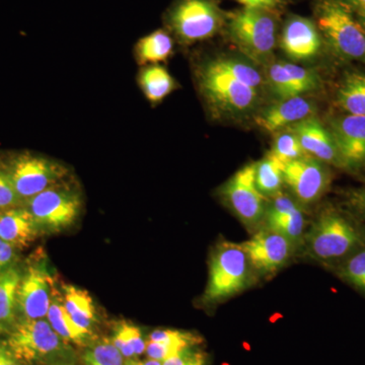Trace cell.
<instances>
[{
	"label": "cell",
	"mask_w": 365,
	"mask_h": 365,
	"mask_svg": "<svg viewBox=\"0 0 365 365\" xmlns=\"http://www.w3.org/2000/svg\"><path fill=\"white\" fill-rule=\"evenodd\" d=\"M241 4L244 9H260L270 11L279 6L280 0H235Z\"/></svg>",
	"instance_id": "74e56055"
},
{
	"label": "cell",
	"mask_w": 365,
	"mask_h": 365,
	"mask_svg": "<svg viewBox=\"0 0 365 365\" xmlns=\"http://www.w3.org/2000/svg\"><path fill=\"white\" fill-rule=\"evenodd\" d=\"M350 7L352 11H356V14L365 11V0H343Z\"/></svg>",
	"instance_id": "60d3db41"
},
{
	"label": "cell",
	"mask_w": 365,
	"mask_h": 365,
	"mask_svg": "<svg viewBox=\"0 0 365 365\" xmlns=\"http://www.w3.org/2000/svg\"><path fill=\"white\" fill-rule=\"evenodd\" d=\"M163 365H209V357L201 348H192L165 360Z\"/></svg>",
	"instance_id": "e575fe53"
},
{
	"label": "cell",
	"mask_w": 365,
	"mask_h": 365,
	"mask_svg": "<svg viewBox=\"0 0 365 365\" xmlns=\"http://www.w3.org/2000/svg\"><path fill=\"white\" fill-rule=\"evenodd\" d=\"M197 85L209 107L218 112L248 111L257 101V90L220 71L212 59L201 62L195 71Z\"/></svg>",
	"instance_id": "ba28073f"
},
{
	"label": "cell",
	"mask_w": 365,
	"mask_h": 365,
	"mask_svg": "<svg viewBox=\"0 0 365 365\" xmlns=\"http://www.w3.org/2000/svg\"><path fill=\"white\" fill-rule=\"evenodd\" d=\"M0 365H25L16 359L4 339L0 340Z\"/></svg>",
	"instance_id": "f35d334b"
},
{
	"label": "cell",
	"mask_w": 365,
	"mask_h": 365,
	"mask_svg": "<svg viewBox=\"0 0 365 365\" xmlns=\"http://www.w3.org/2000/svg\"><path fill=\"white\" fill-rule=\"evenodd\" d=\"M125 360L111 338L107 337L93 341L83 354V365H124Z\"/></svg>",
	"instance_id": "f1b7e54d"
},
{
	"label": "cell",
	"mask_w": 365,
	"mask_h": 365,
	"mask_svg": "<svg viewBox=\"0 0 365 365\" xmlns=\"http://www.w3.org/2000/svg\"><path fill=\"white\" fill-rule=\"evenodd\" d=\"M265 220L267 230L284 235L292 242L300 240L306 228V218L300 207L279 215L266 213Z\"/></svg>",
	"instance_id": "83f0119b"
},
{
	"label": "cell",
	"mask_w": 365,
	"mask_h": 365,
	"mask_svg": "<svg viewBox=\"0 0 365 365\" xmlns=\"http://www.w3.org/2000/svg\"><path fill=\"white\" fill-rule=\"evenodd\" d=\"M337 101L348 115L365 117V74L359 71L346 74L338 90Z\"/></svg>",
	"instance_id": "484cf974"
},
{
	"label": "cell",
	"mask_w": 365,
	"mask_h": 365,
	"mask_svg": "<svg viewBox=\"0 0 365 365\" xmlns=\"http://www.w3.org/2000/svg\"><path fill=\"white\" fill-rule=\"evenodd\" d=\"M269 81L274 93L280 100L299 97V93L295 88L283 62L273 64L269 69Z\"/></svg>",
	"instance_id": "1f68e13d"
},
{
	"label": "cell",
	"mask_w": 365,
	"mask_h": 365,
	"mask_svg": "<svg viewBox=\"0 0 365 365\" xmlns=\"http://www.w3.org/2000/svg\"><path fill=\"white\" fill-rule=\"evenodd\" d=\"M212 61L220 71L225 72L227 76H232V78L237 79L251 88H256V90L263 83V78L259 71L254 66H250L241 60L218 57V58L212 59Z\"/></svg>",
	"instance_id": "f546056e"
},
{
	"label": "cell",
	"mask_w": 365,
	"mask_h": 365,
	"mask_svg": "<svg viewBox=\"0 0 365 365\" xmlns=\"http://www.w3.org/2000/svg\"><path fill=\"white\" fill-rule=\"evenodd\" d=\"M357 19H359L360 24H361L362 26L365 29V11L357 14Z\"/></svg>",
	"instance_id": "7bdbcfd3"
},
{
	"label": "cell",
	"mask_w": 365,
	"mask_h": 365,
	"mask_svg": "<svg viewBox=\"0 0 365 365\" xmlns=\"http://www.w3.org/2000/svg\"><path fill=\"white\" fill-rule=\"evenodd\" d=\"M81 185L71 176L53 185L24 205L30 211L42 235L60 234L76 225L83 210Z\"/></svg>",
	"instance_id": "6da1fadb"
},
{
	"label": "cell",
	"mask_w": 365,
	"mask_h": 365,
	"mask_svg": "<svg viewBox=\"0 0 365 365\" xmlns=\"http://www.w3.org/2000/svg\"><path fill=\"white\" fill-rule=\"evenodd\" d=\"M111 340L126 360L138 359L145 353L148 344V338L144 337L141 329L125 319L113 326Z\"/></svg>",
	"instance_id": "d4e9b609"
},
{
	"label": "cell",
	"mask_w": 365,
	"mask_h": 365,
	"mask_svg": "<svg viewBox=\"0 0 365 365\" xmlns=\"http://www.w3.org/2000/svg\"><path fill=\"white\" fill-rule=\"evenodd\" d=\"M54 275L47 255L36 250L21 262V276L18 288V311L21 319H46L51 304Z\"/></svg>",
	"instance_id": "9c48e42d"
},
{
	"label": "cell",
	"mask_w": 365,
	"mask_h": 365,
	"mask_svg": "<svg viewBox=\"0 0 365 365\" xmlns=\"http://www.w3.org/2000/svg\"><path fill=\"white\" fill-rule=\"evenodd\" d=\"M256 163L245 165L223 185L222 197L246 227H255L265 218L266 198L257 188Z\"/></svg>",
	"instance_id": "8fae6325"
},
{
	"label": "cell",
	"mask_w": 365,
	"mask_h": 365,
	"mask_svg": "<svg viewBox=\"0 0 365 365\" xmlns=\"http://www.w3.org/2000/svg\"><path fill=\"white\" fill-rule=\"evenodd\" d=\"M4 341L25 365L74 360L73 348L55 332L47 319H19Z\"/></svg>",
	"instance_id": "7a4b0ae2"
},
{
	"label": "cell",
	"mask_w": 365,
	"mask_h": 365,
	"mask_svg": "<svg viewBox=\"0 0 365 365\" xmlns=\"http://www.w3.org/2000/svg\"><path fill=\"white\" fill-rule=\"evenodd\" d=\"M349 207L365 220V189L353 190L347 194Z\"/></svg>",
	"instance_id": "8d00e7d4"
},
{
	"label": "cell",
	"mask_w": 365,
	"mask_h": 365,
	"mask_svg": "<svg viewBox=\"0 0 365 365\" xmlns=\"http://www.w3.org/2000/svg\"><path fill=\"white\" fill-rule=\"evenodd\" d=\"M292 242L284 235L265 230L242 242L250 264L262 272H275L282 267L292 253Z\"/></svg>",
	"instance_id": "5bb4252c"
},
{
	"label": "cell",
	"mask_w": 365,
	"mask_h": 365,
	"mask_svg": "<svg viewBox=\"0 0 365 365\" xmlns=\"http://www.w3.org/2000/svg\"><path fill=\"white\" fill-rule=\"evenodd\" d=\"M203 338L198 333L177 329H155L148 335L145 354L148 359L165 361L180 353L199 347Z\"/></svg>",
	"instance_id": "e0dca14e"
},
{
	"label": "cell",
	"mask_w": 365,
	"mask_h": 365,
	"mask_svg": "<svg viewBox=\"0 0 365 365\" xmlns=\"http://www.w3.org/2000/svg\"><path fill=\"white\" fill-rule=\"evenodd\" d=\"M339 276L346 282L365 292V248L346 258L341 264Z\"/></svg>",
	"instance_id": "4dcf8cb0"
},
{
	"label": "cell",
	"mask_w": 365,
	"mask_h": 365,
	"mask_svg": "<svg viewBox=\"0 0 365 365\" xmlns=\"http://www.w3.org/2000/svg\"><path fill=\"white\" fill-rule=\"evenodd\" d=\"M46 319L54 329L55 332L68 344L86 348L98 338L97 334L88 332L85 329L81 328L72 319L71 314L64 307L61 290L58 289L56 285L53 289L51 304Z\"/></svg>",
	"instance_id": "ffe728a7"
},
{
	"label": "cell",
	"mask_w": 365,
	"mask_h": 365,
	"mask_svg": "<svg viewBox=\"0 0 365 365\" xmlns=\"http://www.w3.org/2000/svg\"><path fill=\"white\" fill-rule=\"evenodd\" d=\"M228 33L242 51L262 61L272 54L276 44V21L269 11L242 9L228 21Z\"/></svg>",
	"instance_id": "30bf717a"
},
{
	"label": "cell",
	"mask_w": 365,
	"mask_h": 365,
	"mask_svg": "<svg viewBox=\"0 0 365 365\" xmlns=\"http://www.w3.org/2000/svg\"><path fill=\"white\" fill-rule=\"evenodd\" d=\"M21 252L0 239V274L6 269L20 263Z\"/></svg>",
	"instance_id": "d590c367"
},
{
	"label": "cell",
	"mask_w": 365,
	"mask_h": 365,
	"mask_svg": "<svg viewBox=\"0 0 365 365\" xmlns=\"http://www.w3.org/2000/svg\"><path fill=\"white\" fill-rule=\"evenodd\" d=\"M304 153L322 163L340 167L339 155L330 131L316 118L309 117L290 126Z\"/></svg>",
	"instance_id": "2e32d148"
},
{
	"label": "cell",
	"mask_w": 365,
	"mask_h": 365,
	"mask_svg": "<svg viewBox=\"0 0 365 365\" xmlns=\"http://www.w3.org/2000/svg\"><path fill=\"white\" fill-rule=\"evenodd\" d=\"M329 131L337 148L340 167L365 170V117L345 115L335 118Z\"/></svg>",
	"instance_id": "4fadbf2b"
},
{
	"label": "cell",
	"mask_w": 365,
	"mask_h": 365,
	"mask_svg": "<svg viewBox=\"0 0 365 365\" xmlns=\"http://www.w3.org/2000/svg\"><path fill=\"white\" fill-rule=\"evenodd\" d=\"M276 158H279L283 163L292 162L306 157L299 140L294 132H283L277 136L271 151Z\"/></svg>",
	"instance_id": "d6a6232c"
},
{
	"label": "cell",
	"mask_w": 365,
	"mask_h": 365,
	"mask_svg": "<svg viewBox=\"0 0 365 365\" xmlns=\"http://www.w3.org/2000/svg\"><path fill=\"white\" fill-rule=\"evenodd\" d=\"M330 173L316 158L304 157L285 163L284 182L304 203H313L325 193L330 184Z\"/></svg>",
	"instance_id": "7c38bea8"
},
{
	"label": "cell",
	"mask_w": 365,
	"mask_h": 365,
	"mask_svg": "<svg viewBox=\"0 0 365 365\" xmlns=\"http://www.w3.org/2000/svg\"><path fill=\"white\" fill-rule=\"evenodd\" d=\"M223 21L213 0H176L165 14L168 31L185 46L213 37Z\"/></svg>",
	"instance_id": "8992f818"
},
{
	"label": "cell",
	"mask_w": 365,
	"mask_h": 365,
	"mask_svg": "<svg viewBox=\"0 0 365 365\" xmlns=\"http://www.w3.org/2000/svg\"><path fill=\"white\" fill-rule=\"evenodd\" d=\"M124 365H163L162 361H158V360L146 359H127L125 360Z\"/></svg>",
	"instance_id": "ab89813d"
},
{
	"label": "cell",
	"mask_w": 365,
	"mask_h": 365,
	"mask_svg": "<svg viewBox=\"0 0 365 365\" xmlns=\"http://www.w3.org/2000/svg\"><path fill=\"white\" fill-rule=\"evenodd\" d=\"M307 242L314 259L334 262L348 258L364 248L365 234L347 216L336 210H326L312 225Z\"/></svg>",
	"instance_id": "277c9868"
},
{
	"label": "cell",
	"mask_w": 365,
	"mask_h": 365,
	"mask_svg": "<svg viewBox=\"0 0 365 365\" xmlns=\"http://www.w3.org/2000/svg\"><path fill=\"white\" fill-rule=\"evenodd\" d=\"M321 45V34L313 21L302 16H292L285 24L280 46L290 58H312L318 54Z\"/></svg>",
	"instance_id": "9a60e30c"
},
{
	"label": "cell",
	"mask_w": 365,
	"mask_h": 365,
	"mask_svg": "<svg viewBox=\"0 0 365 365\" xmlns=\"http://www.w3.org/2000/svg\"><path fill=\"white\" fill-rule=\"evenodd\" d=\"M60 290L64 307L72 319L81 328L96 334V329L100 324V317L90 292L72 284H62Z\"/></svg>",
	"instance_id": "603a6c76"
},
{
	"label": "cell",
	"mask_w": 365,
	"mask_h": 365,
	"mask_svg": "<svg viewBox=\"0 0 365 365\" xmlns=\"http://www.w3.org/2000/svg\"><path fill=\"white\" fill-rule=\"evenodd\" d=\"M42 237L25 205L0 213V239L21 252Z\"/></svg>",
	"instance_id": "ac0fdd59"
},
{
	"label": "cell",
	"mask_w": 365,
	"mask_h": 365,
	"mask_svg": "<svg viewBox=\"0 0 365 365\" xmlns=\"http://www.w3.org/2000/svg\"><path fill=\"white\" fill-rule=\"evenodd\" d=\"M174 54V38L169 31L158 29L137 40L133 57L137 66L143 67L165 63Z\"/></svg>",
	"instance_id": "cb8c5ba5"
},
{
	"label": "cell",
	"mask_w": 365,
	"mask_h": 365,
	"mask_svg": "<svg viewBox=\"0 0 365 365\" xmlns=\"http://www.w3.org/2000/svg\"><path fill=\"white\" fill-rule=\"evenodd\" d=\"M48 365H76L74 360H61V361L53 362Z\"/></svg>",
	"instance_id": "b9f144b4"
},
{
	"label": "cell",
	"mask_w": 365,
	"mask_h": 365,
	"mask_svg": "<svg viewBox=\"0 0 365 365\" xmlns=\"http://www.w3.org/2000/svg\"><path fill=\"white\" fill-rule=\"evenodd\" d=\"M250 261L242 245L220 242L210 257L207 287L203 302L213 304L228 299L246 287Z\"/></svg>",
	"instance_id": "52a82bcc"
},
{
	"label": "cell",
	"mask_w": 365,
	"mask_h": 365,
	"mask_svg": "<svg viewBox=\"0 0 365 365\" xmlns=\"http://www.w3.org/2000/svg\"><path fill=\"white\" fill-rule=\"evenodd\" d=\"M313 112V104L299 96L280 100L277 104L264 110L256 118V123L263 130L276 132L311 117Z\"/></svg>",
	"instance_id": "d6986e66"
},
{
	"label": "cell",
	"mask_w": 365,
	"mask_h": 365,
	"mask_svg": "<svg viewBox=\"0 0 365 365\" xmlns=\"http://www.w3.org/2000/svg\"><path fill=\"white\" fill-rule=\"evenodd\" d=\"M0 162L23 205L29 199L72 176L71 168L66 163L33 151L1 153Z\"/></svg>",
	"instance_id": "3957f363"
},
{
	"label": "cell",
	"mask_w": 365,
	"mask_h": 365,
	"mask_svg": "<svg viewBox=\"0 0 365 365\" xmlns=\"http://www.w3.org/2000/svg\"><path fill=\"white\" fill-rule=\"evenodd\" d=\"M136 83L144 98L153 107L162 104L179 88L176 79L162 64L140 67L136 76Z\"/></svg>",
	"instance_id": "7402d4cb"
},
{
	"label": "cell",
	"mask_w": 365,
	"mask_h": 365,
	"mask_svg": "<svg viewBox=\"0 0 365 365\" xmlns=\"http://www.w3.org/2000/svg\"><path fill=\"white\" fill-rule=\"evenodd\" d=\"M21 276V261L0 274V336L13 331L20 316L18 311V288Z\"/></svg>",
	"instance_id": "44dd1931"
},
{
	"label": "cell",
	"mask_w": 365,
	"mask_h": 365,
	"mask_svg": "<svg viewBox=\"0 0 365 365\" xmlns=\"http://www.w3.org/2000/svg\"><path fill=\"white\" fill-rule=\"evenodd\" d=\"M23 205L4 165L0 162V213Z\"/></svg>",
	"instance_id": "836d02e7"
},
{
	"label": "cell",
	"mask_w": 365,
	"mask_h": 365,
	"mask_svg": "<svg viewBox=\"0 0 365 365\" xmlns=\"http://www.w3.org/2000/svg\"><path fill=\"white\" fill-rule=\"evenodd\" d=\"M284 165L279 158L269 153L256 163L257 188L264 196L275 195L284 182Z\"/></svg>",
	"instance_id": "4316f807"
},
{
	"label": "cell",
	"mask_w": 365,
	"mask_h": 365,
	"mask_svg": "<svg viewBox=\"0 0 365 365\" xmlns=\"http://www.w3.org/2000/svg\"><path fill=\"white\" fill-rule=\"evenodd\" d=\"M317 26L341 58H364L365 29L343 0H322L317 9Z\"/></svg>",
	"instance_id": "5b68a950"
},
{
	"label": "cell",
	"mask_w": 365,
	"mask_h": 365,
	"mask_svg": "<svg viewBox=\"0 0 365 365\" xmlns=\"http://www.w3.org/2000/svg\"><path fill=\"white\" fill-rule=\"evenodd\" d=\"M364 58H365V56H364Z\"/></svg>",
	"instance_id": "ee69618b"
}]
</instances>
